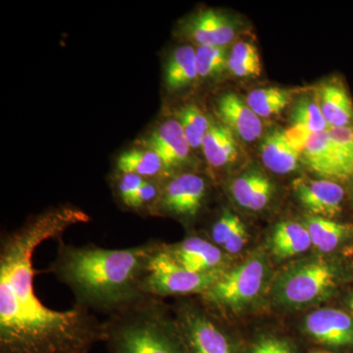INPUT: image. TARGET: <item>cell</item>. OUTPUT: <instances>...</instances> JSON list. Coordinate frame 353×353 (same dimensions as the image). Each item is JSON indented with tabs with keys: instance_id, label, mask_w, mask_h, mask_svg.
<instances>
[{
	"instance_id": "6da1fadb",
	"label": "cell",
	"mask_w": 353,
	"mask_h": 353,
	"mask_svg": "<svg viewBox=\"0 0 353 353\" xmlns=\"http://www.w3.org/2000/svg\"><path fill=\"white\" fill-rule=\"evenodd\" d=\"M81 209L62 205L30 217L0 241V353H88L103 341V321L74 304L46 307L34 290L32 257L44 241L60 240L70 227L87 223Z\"/></svg>"
},
{
	"instance_id": "7a4b0ae2",
	"label": "cell",
	"mask_w": 353,
	"mask_h": 353,
	"mask_svg": "<svg viewBox=\"0 0 353 353\" xmlns=\"http://www.w3.org/2000/svg\"><path fill=\"white\" fill-rule=\"evenodd\" d=\"M57 257L46 272L73 292L76 305L110 316L143 296L141 285L162 241L110 250L58 240Z\"/></svg>"
},
{
	"instance_id": "3957f363",
	"label": "cell",
	"mask_w": 353,
	"mask_h": 353,
	"mask_svg": "<svg viewBox=\"0 0 353 353\" xmlns=\"http://www.w3.org/2000/svg\"><path fill=\"white\" fill-rule=\"evenodd\" d=\"M109 353H190L173 310L145 294L103 321Z\"/></svg>"
},
{
	"instance_id": "277c9868",
	"label": "cell",
	"mask_w": 353,
	"mask_h": 353,
	"mask_svg": "<svg viewBox=\"0 0 353 353\" xmlns=\"http://www.w3.org/2000/svg\"><path fill=\"white\" fill-rule=\"evenodd\" d=\"M339 270L329 260L309 257L284 267L270 287L272 303L279 308L303 309L322 303L339 285Z\"/></svg>"
},
{
	"instance_id": "5b68a950",
	"label": "cell",
	"mask_w": 353,
	"mask_h": 353,
	"mask_svg": "<svg viewBox=\"0 0 353 353\" xmlns=\"http://www.w3.org/2000/svg\"><path fill=\"white\" fill-rule=\"evenodd\" d=\"M269 262L256 252L229 267L199 299L220 316L239 314L259 299L268 283Z\"/></svg>"
},
{
	"instance_id": "8992f818",
	"label": "cell",
	"mask_w": 353,
	"mask_h": 353,
	"mask_svg": "<svg viewBox=\"0 0 353 353\" xmlns=\"http://www.w3.org/2000/svg\"><path fill=\"white\" fill-rule=\"evenodd\" d=\"M172 310L190 353H238L231 334L218 321L217 313L201 299H183Z\"/></svg>"
},
{
	"instance_id": "52a82bcc",
	"label": "cell",
	"mask_w": 353,
	"mask_h": 353,
	"mask_svg": "<svg viewBox=\"0 0 353 353\" xmlns=\"http://www.w3.org/2000/svg\"><path fill=\"white\" fill-rule=\"evenodd\" d=\"M223 272L196 273L187 270L167 252L162 241L153 254L148 273L141 285V292L148 296L163 299L167 296H201L210 289Z\"/></svg>"
},
{
	"instance_id": "ba28073f",
	"label": "cell",
	"mask_w": 353,
	"mask_h": 353,
	"mask_svg": "<svg viewBox=\"0 0 353 353\" xmlns=\"http://www.w3.org/2000/svg\"><path fill=\"white\" fill-rule=\"evenodd\" d=\"M208 196V183L203 176L190 172L172 175L163 181L152 215L194 220L205 205Z\"/></svg>"
},
{
	"instance_id": "9c48e42d",
	"label": "cell",
	"mask_w": 353,
	"mask_h": 353,
	"mask_svg": "<svg viewBox=\"0 0 353 353\" xmlns=\"http://www.w3.org/2000/svg\"><path fill=\"white\" fill-rule=\"evenodd\" d=\"M241 26L231 14L208 8L190 15L183 22L182 34L199 46H228L233 43Z\"/></svg>"
},
{
	"instance_id": "30bf717a",
	"label": "cell",
	"mask_w": 353,
	"mask_h": 353,
	"mask_svg": "<svg viewBox=\"0 0 353 353\" xmlns=\"http://www.w3.org/2000/svg\"><path fill=\"white\" fill-rule=\"evenodd\" d=\"M165 248L181 266L189 271L212 273L229 268V255L203 236H187L180 243H165Z\"/></svg>"
},
{
	"instance_id": "8fae6325",
	"label": "cell",
	"mask_w": 353,
	"mask_h": 353,
	"mask_svg": "<svg viewBox=\"0 0 353 353\" xmlns=\"http://www.w3.org/2000/svg\"><path fill=\"white\" fill-rule=\"evenodd\" d=\"M292 189L310 215L333 219L343 211L345 192L336 181L299 178L292 182Z\"/></svg>"
},
{
	"instance_id": "7c38bea8",
	"label": "cell",
	"mask_w": 353,
	"mask_h": 353,
	"mask_svg": "<svg viewBox=\"0 0 353 353\" xmlns=\"http://www.w3.org/2000/svg\"><path fill=\"white\" fill-rule=\"evenodd\" d=\"M304 332L320 345L353 348V317L340 309L322 308L306 316Z\"/></svg>"
},
{
	"instance_id": "4fadbf2b",
	"label": "cell",
	"mask_w": 353,
	"mask_h": 353,
	"mask_svg": "<svg viewBox=\"0 0 353 353\" xmlns=\"http://www.w3.org/2000/svg\"><path fill=\"white\" fill-rule=\"evenodd\" d=\"M216 110L222 124L231 130L236 138L245 143H253L261 138L263 132L261 118L238 94L226 92L221 95Z\"/></svg>"
},
{
	"instance_id": "5bb4252c",
	"label": "cell",
	"mask_w": 353,
	"mask_h": 353,
	"mask_svg": "<svg viewBox=\"0 0 353 353\" xmlns=\"http://www.w3.org/2000/svg\"><path fill=\"white\" fill-rule=\"evenodd\" d=\"M148 148L159 155L171 175L174 170L187 163L190 158L189 141L176 119L160 124L150 134Z\"/></svg>"
},
{
	"instance_id": "9a60e30c",
	"label": "cell",
	"mask_w": 353,
	"mask_h": 353,
	"mask_svg": "<svg viewBox=\"0 0 353 353\" xmlns=\"http://www.w3.org/2000/svg\"><path fill=\"white\" fill-rule=\"evenodd\" d=\"M229 190L239 206L252 212H259L270 203L275 185L263 172L250 169L234 178L230 183Z\"/></svg>"
},
{
	"instance_id": "2e32d148",
	"label": "cell",
	"mask_w": 353,
	"mask_h": 353,
	"mask_svg": "<svg viewBox=\"0 0 353 353\" xmlns=\"http://www.w3.org/2000/svg\"><path fill=\"white\" fill-rule=\"evenodd\" d=\"M301 159L309 170L327 180H347L329 131L310 134Z\"/></svg>"
},
{
	"instance_id": "e0dca14e",
	"label": "cell",
	"mask_w": 353,
	"mask_h": 353,
	"mask_svg": "<svg viewBox=\"0 0 353 353\" xmlns=\"http://www.w3.org/2000/svg\"><path fill=\"white\" fill-rule=\"evenodd\" d=\"M316 94L330 129L353 127V102L343 83L333 80L323 83Z\"/></svg>"
},
{
	"instance_id": "ac0fdd59",
	"label": "cell",
	"mask_w": 353,
	"mask_h": 353,
	"mask_svg": "<svg viewBox=\"0 0 353 353\" xmlns=\"http://www.w3.org/2000/svg\"><path fill=\"white\" fill-rule=\"evenodd\" d=\"M260 157L267 169L278 175H285L296 171L301 157L290 145L284 131L269 132L259 145Z\"/></svg>"
},
{
	"instance_id": "d6986e66",
	"label": "cell",
	"mask_w": 353,
	"mask_h": 353,
	"mask_svg": "<svg viewBox=\"0 0 353 353\" xmlns=\"http://www.w3.org/2000/svg\"><path fill=\"white\" fill-rule=\"evenodd\" d=\"M201 148L206 161L216 170L227 168L238 159L236 137L222 123L211 124L202 141Z\"/></svg>"
},
{
	"instance_id": "ffe728a7",
	"label": "cell",
	"mask_w": 353,
	"mask_h": 353,
	"mask_svg": "<svg viewBox=\"0 0 353 353\" xmlns=\"http://www.w3.org/2000/svg\"><path fill=\"white\" fill-rule=\"evenodd\" d=\"M312 245L307 229L301 223L284 221L274 228L271 250L279 260L290 259L307 252Z\"/></svg>"
},
{
	"instance_id": "44dd1931",
	"label": "cell",
	"mask_w": 353,
	"mask_h": 353,
	"mask_svg": "<svg viewBox=\"0 0 353 353\" xmlns=\"http://www.w3.org/2000/svg\"><path fill=\"white\" fill-rule=\"evenodd\" d=\"M303 225L307 229L312 245L323 253L334 252L353 236V227L328 218L308 215Z\"/></svg>"
},
{
	"instance_id": "7402d4cb",
	"label": "cell",
	"mask_w": 353,
	"mask_h": 353,
	"mask_svg": "<svg viewBox=\"0 0 353 353\" xmlns=\"http://www.w3.org/2000/svg\"><path fill=\"white\" fill-rule=\"evenodd\" d=\"M118 173L136 174L146 180L163 181L172 176L157 152L134 148L123 152L116 162Z\"/></svg>"
},
{
	"instance_id": "603a6c76",
	"label": "cell",
	"mask_w": 353,
	"mask_h": 353,
	"mask_svg": "<svg viewBox=\"0 0 353 353\" xmlns=\"http://www.w3.org/2000/svg\"><path fill=\"white\" fill-rule=\"evenodd\" d=\"M197 77L196 50L190 46L176 48L167 60L164 83L169 92H179L190 87Z\"/></svg>"
},
{
	"instance_id": "cb8c5ba5",
	"label": "cell",
	"mask_w": 353,
	"mask_h": 353,
	"mask_svg": "<svg viewBox=\"0 0 353 353\" xmlns=\"http://www.w3.org/2000/svg\"><path fill=\"white\" fill-rule=\"evenodd\" d=\"M292 92L285 88L269 87L255 88L245 99L259 118H271L283 112L292 101Z\"/></svg>"
},
{
	"instance_id": "d4e9b609",
	"label": "cell",
	"mask_w": 353,
	"mask_h": 353,
	"mask_svg": "<svg viewBox=\"0 0 353 353\" xmlns=\"http://www.w3.org/2000/svg\"><path fill=\"white\" fill-rule=\"evenodd\" d=\"M290 125L307 130L312 134L329 131L330 127L323 117L317 94H306L297 99L290 113Z\"/></svg>"
},
{
	"instance_id": "484cf974",
	"label": "cell",
	"mask_w": 353,
	"mask_h": 353,
	"mask_svg": "<svg viewBox=\"0 0 353 353\" xmlns=\"http://www.w3.org/2000/svg\"><path fill=\"white\" fill-rule=\"evenodd\" d=\"M227 70L236 78H256L261 75V58L256 46L245 41L234 43L230 50Z\"/></svg>"
},
{
	"instance_id": "4316f807",
	"label": "cell",
	"mask_w": 353,
	"mask_h": 353,
	"mask_svg": "<svg viewBox=\"0 0 353 353\" xmlns=\"http://www.w3.org/2000/svg\"><path fill=\"white\" fill-rule=\"evenodd\" d=\"M176 115L190 148H201L204 137L211 127L208 116L194 104L183 106L176 111Z\"/></svg>"
},
{
	"instance_id": "83f0119b",
	"label": "cell",
	"mask_w": 353,
	"mask_h": 353,
	"mask_svg": "<svg viewBox=\"0 0 353 353\" xmlns=\"http://www.w3.org/2000/svg\"><path fill=\"white\" fill-rule=\"evenodd\" d=\"M230 50L228 46H197L196 64L197 77L213 78L227 69Z\"/></svg>"
},
{
	"instance_id": "f1b7e54d",
	"label": "cell",
	"mask_w": 353,
	"mask_h": 353,
	"mask_svg": "<svg viewBox=\"0 0 353 353\" xmlns=\"http://www.w3.org/2000/svg\"><path fill=\"white\" fill-rule=\"evenodd\" d=\"M341 168L347 179L353 176V127L331 128L329 129Z\"/></svg>"
},
{
	"instance_id": "f546056e",
	"label": "cell",
	"mask_w": 353,
	"mask_h": 353,
	"mask_svg": "<svg viewBox=\"0 0 353 353\" xmlns=\"http://www.w3.org/2000/svg\"><path fill=\"white\" fill-rule=\"evenodd\" d=\"M241 222V220L238 215L228 209H224L211 228L209 241L222 248Z\"/></svg>"
},
{
	"instance_id": "4dcf8cb0",
	"label": "cell",
	"mask_w": 353,
	"mask_h": 353,
	"mask_svg": "<svg viewBox=\"0 0 353 353\" xmlns=\"http://www.w3.org/2000/svg\"><path fill=\"white\" fill-rule=\"evenodd\" d=\"M248 353H296L292 343L283 336L265 334L253 341Z\"/></svg>"
},
{
	"instance_id": "1f68e13d",
	"label": "cell",
	"mask_w": 353,
	"mask_h": 353,
	"mask_svg": "<svg viewBox=\"0 0 353 353\" xmlns=\"http://www.w3.org/2000/svg\"><path fill=\"white\" fill-rule=\"evenodd\" d=\"M146 179L132 173H118L116 179V194L121 203L126 208L134 194L146 183Z\"/></svg>"
},
{
	"instance_id": "d6a6232c",
	"label": "cell",
	"mask_w": 353,
	"mask_h": 353,
	"mask_svg": "<svg viewBox=\"0 0 353 353\" xmlns=\"http://www.w3.org/2000/svg\"><path fill=\"white\" fill-rule=\"evenodd\" d=\"M246 243H248V231H246L245 224L241 221L239 226L234 230V233L230 236L229 240L223 245L222 250L228 255H236L243 250Z\"/></svg>"
},
{
	"instance_id": "836d02e7",
	"label": "cell",
	"mask_w": 353,
	"mask_h": 353,
	"mask_svg": "<svg viewBox=\"0 0 353 353\" xmlns=\"http://www.w3.org/2000/svg\"><path fill=\"white\" fill-rule=\"evenodd\" d=\"M284 134L290 145H292L301 157V153L303 152L309 136H310V134H312V132H308L307 130L303 129V128L292 126L289 130H287V131H284Z\"/></svg>"
},
{
	"instance_id": "e575fe53",
	"label": "cell",
	"mask_w": 353,
	"mask_h": 353,
	"mask_svg": "<svg viewBox=\"0 0 353 353\" xmlns=\"http://www.w3.org/2000/svg\"><path fill=\"white\" fill-rule=\"evenodd\" d=\"M347 305L348 308H350V312H352L353 315V292L350 296H348Z\"/></svg>"
},
{
	"instance_id": "d590c367",
	"label": "cell",
	"mask_w": 353,
	"mask_h": 353,
	"mask_svg": "<svg viewBox=\"0 0 353 353\" xmlns=\"http://www.w3.org/2000/svg\"><path fill=\"white\" fill-rule=\"evenodd\" d=\"M314 353H331V352H316Z\"/></svg>"
}]
</instances>
